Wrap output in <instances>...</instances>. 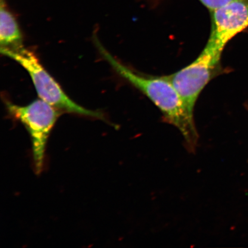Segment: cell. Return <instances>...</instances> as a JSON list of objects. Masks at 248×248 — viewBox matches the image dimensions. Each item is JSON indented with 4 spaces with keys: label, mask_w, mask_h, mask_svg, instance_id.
Masks as SVG:
<instances>
[{
    "label": "cell",
    "mask_w": 248,
    "mask_h": 248,
    "mask_svg": "<svg viewBox=\"0 0 248 248\" xmlns=\"http://www.w3.org/2000/svg\"><path fill=\"white\" fill-rule=\"evenodd\" d=\"M94 42L99 51L118 74L139 90L162 111L166 122L178 128L185 139V146L194 153L198 142L194 113L186 106L181 96L167 76L149 77L135 72L113 57L97 37Z\"/></svg>",
    "instance_id": "cell-1"
},
{
    "label": "cell",
    "mask_w": 248,
    "mask_h": 248,
    "mask_svg": "<svg viewBox=\"0 0 248 248\" xmlns=\"http://www.w3.org/2000/svg\"><path fill=\"white\" fill-rule=\"evenodd\" d=\"M1 54L12 59L21 65L30 74L39 97L60 111L105 120L100 111L87 109L68 96L50 74L40 63L33 52L24 48H1Z\"/></svg>",
    "instance_id": "cell-2"
},
{
    "label": "cell",
    "mask_w": 248,
    "mask_h": 248,
    "mask_svg": "<svg viewBox=\"0 0 248 248\" xmlns=\"http://www.w3.org/2000/svg\"><path fill=\"white\" fill-rule=\"evenodd\" d=\"M10 115L23 124L32 140L34 167L36 174L42 172L46 142L61 113L57 108L39 99L26 106L7 102Z\"/></svg>",
    "instance_id": "cell-3"
},
{
    "label": "cell",
    "mask_w": 248,
    "mask_h": 248,
    "mask_svg": "<svg viewBox=\"0 0 248 248\" xmlns=\"http://www.w3.org/2000/svg\"><path fill=\"white\" fill-rule=\"evenodd\" d=\"M222 52L206 45L194 62L184 69L167 76L186 106L194 113L202 91L221 70Z\"/></svg>",
    "instance_id": "cell-4"
},
{
    "label": "cell",
    "mask_w": 248,
    "mask_h": 248,
    "mask_svg": "<svg viewBox=\"0 0 248 248\" xmlns=\"http://www.w3.org/2000/svg\"><path fill=\"white\" fill-rule=\"evenodd\" d=\"M210 13L212 30L207 44L222 52L232 38L248 27V0H234Z\"/></svg>",
    "instance_id": "cell-5"
},
{
    "label": "cell",
    "mask_w": 248,
    "mask_h": 248,
    "mask_svg": "<svg viewBox=\"0 0 248 248\" xmlns=\"http://www.w3.org/2000/svg\"><path fill=\"white\" fill-rule=\"evenodd\" d=\"M0 43L1 48L15 49L23 46V35L14 16L8 10L1 0L0 12Z\"/></svg>",
    "instance_id": "cell-6"
},
{
    "label": "cell",
    "mask_w": 248,
    "mask_h": 248,
    "mask_svg": "<svg viewBox=\"0 0 248 248\" xmlns=\"http://www.w3.org/2000/svg\"><path fill=\"white\" fill-rule=\"evenodd\" d=\"M199 1L211 12L216 10L234 0H199Z\"/></svg>",
    "instance_id": "cell-7"
}]
</instances>
